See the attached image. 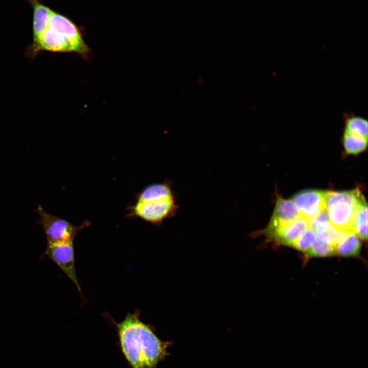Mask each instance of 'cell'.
<instances>
[{
	"label": "cell",
	"mask_w": 368,
	"mask_h": 368,
	"mask_svg": "<svg viewBox=\"0 0 368 368\" xmlns=\"http://www.w3.org/2000/svg\"><path fill=\"white\" fill-rule=\"evenodd\" d=\"M365 200L357 190L347 192H325L324 202L330 222L337 228L353 231V226L359 206Z\"/></svg>",
	"instance_id": "3957f363"
},
{
	"label": "cell",
	"mask_w": 368,
	"mask_h": 368,
	"mask_svg": "<svg viewBox=\"0 0 368 368\" xmlns=\"http://www.w3.org/2000/svg\"><path fill=\"white\" fill-rule=\"evenodd\" d=\"M139 311L116 324L122 353L132 368H153L165 356L168 343L140 319Z\"/></svg>",
	"instance_id": "6da1fadb"
},
{
	"label": "cell",
	"mask_w": 368,
	"mask_h": 368,
	"mask_svg": "<svg viewBox=\"0 0 368 368\" xmlns=\"http://www.w3.org/2000/svg\"><path fill=\"white\" fill-rule=\"evenodd\" d=\"M309 227V220L301 216L275 231L269 237L278 243L291 246L293 242Z\"/></svg>",
	"instance_id": "9c48e42d"
},
{
	"label": "cell",
	"mask_w": 368,
	"mask_h": 368,
	"mask_svg": "<svg viewBox=\"0 0 368 368\" xmlns=\"http://www.w3.org/2000/svg\"><path fill=\"white\" fill-rule=\"evenodd\" d=\"M344 132L367 138L368 122L366 119L354 114H344Z\"/></svg>",
	"instance_id": "4fadbf2b"
},
{
	"label": "cell",
	"mask_w": 368,
	"mask_h": 368,
	"mask_svg": "<svg viewBox=\"0 0 368 368\" xmlns=\"http://www.w3.org/2000/svg\"><path fill=\"white\" fill-rule=\"evenodd\" d=\"M353 232L361 239L367 237V206L365 201L357 211L353 226Z\"/></svg>",
	"instance_id": "5bb4252c"
},
{
	"label": "cell",
	"mask_w": 368,
	"mask_h": 368,
	"mask_svg": "<svg viewBox=\"0 0 368 368\" xmlns=\"http://www.w3.org/2000/svg\"><path fill=\"white\" fill-rule=\"evenodd\" d=\"M36 212L39 215L38 224L42 226L48 243L73 241L78 233L89 225L87 221L75 225L67 221L47 213L38 204Z\"/></svg>",
	"instance_id": "277c9868"
},
{
	"label": "cell",
	"mask_w": 368,
	"mask_h": 368,
	"mask_svg": "<svg viewBox=\"0 0 368 368\" xmlns=\"http://www.w3.org/2000/svg\"><path fill=\"white\" fill-rule=\"evenodd\" d=\"M307 257H325L335 253V245L327 242L317 240L308 250L304 252Z\"/></svg>",
	"instance_id": "e0dca14e"
},
{
	"label": "cell",
	"mask_w": 368,
	"mask_h": 368,
	"mask_svg": "<svg viewBox=\"0 0 368 368\" xmlns=\"http://www.w3.org/2000/svg\"><path fill=\"white\" fill-rule=\"evenodd\" d=\"M301 216L298 207L293 200L280 197L277 201L269 223L263 231V234L268 238L278 229Z\"/></svg>",
	"instance_id": "52a82bcc"
},
{
	"label": "cell",
	"mask_w": 368,
	"mask_h": 368,
	"mask_svg": "<svg viewBox=\"0 0 368 368\" xmlns=\"http://www.w3.org/2000/svg\"><path fill=\"white\" fill-rule=\"evenodd\" d=\"M131 215L152 223H159L174 215L177 210L176 197L168 183L151 185L139 195Z\"/></svg>",
	"instance_id": "7a4b0ae2"
},
{
	"label": "cell",
	"mask_w": 368,
	"mask_h": 368,
	"mask_svg": "<svg viewBox=\"0 0 368 368\" xmlns=\"http://www.w3.org/2000/svg\"><path fill=\"white\" fill-rule=\"evenodd\" d=\"M43 256L60 267L81 293V290L76 273L73 241L48 243Z\"/></svg>",
	"instance_id": "5b68a950"
},
{
	"label": "cell",
	"mask_w": 368,
	"mask_h": 368,
	"mask_svg": "<svg viewBox=\"0 0 368 368\" xmlns=\"http://www.w3.org/2000/svg\"><path fill=\"white\" fill-rule=\"evenodd\" d=\"M324 194L318 190H305L295 195L293 201L301 215L309 220L325 209Z\"/></svg>",
	"instance_id": "ba28073f"
},
{
	"label": "cell",
	"mask_w": 368,
	"mask_h": 368,
	"mask_svg": "<svg viewBox=\"0 0 368 368\" xmlns=\"http://www.w3.org/2000/svg\"><path fill=\"white\" fill-rule=\"evenodd\" d=\"M26 1L30 4L33 9V39H34L45 28L53 10L39 0Z\"/></svg>",
	"instance_id": "30bf717a"
},
{
	"label": "cell",
	"mask_w": 368,
	"mask_h": 368,
	"mask_svg": "<svg viewBox=\"0 0 368 368\" xmlns=\"http://www.w3.org/2000/svg\"><path fill=\"white\" fill-rule=\"evenodd\" d=\"M361 242L353 232H347L344 237L335 246V253L344 256H355L360 252Z\"/></svg>",
	"instance_id": "8fae6325"
},
{
	"label": "cell",
	"mask_w": 368,
	"mask_h": 368,
	"mask_svg": "<svg viewBox=\"0 0 368 368\" xmlns=\"http://www.w3.org/2000/svg\"><path fill=\"white\" fill-rule=\"evenodd\" d=\"M318 240L314 230L308 228L292 244V247L304 252L309 249Z\"/></svg>",
	"instance_id": "2e32d148"
},
{
	"label": "cell",
	"mask_w": 368,
	"mask_h": 368,
	"mask_svg": "<svg viewBox=\"0 0 368 368\" xmlns=\"http://www.w3.org/2000/svg\"><path fill=\"white\" fill-rule=\"evenodd\" d=\"M342 143L349 154H357L364 151L367 145V138L344 132Z\"/></svg>",
	"instance_id": "9a60e30c"
},
{
	"label": "cell",
	"mask_w": 368,
	"mask_h": 368,
	"mask_svg": "<svg viewBox=\"0 0 368 368\" xmlns=\"http://www.w3.org/2000/svg\"><path fill=\"white\" fill-rule=\"evenodd\" d=\"M48 24L61 32L70 41L74 52L88 58L90 48L85 42L78 27L66 16L53 11Z\"/></svg>",
	"instance_id": "8992f818"
},
{
	"label": "cell",
	"mask_w": 368,
	"mask_h": 368,
	"mask_svg": "<svg viewBox=\"0 0 368 368\" xmlns=\"http://www.w3.org/2000/svg\"><path fill=\"white\" fill-rule=\"evenodd\" d=\"M315 232L319 240L335 246L344 237L347 232L337 228L330 222L320 225L315 229Z\"/></svg>",
	"instance_id": "7c38bea8"
},
{
	"label": "cell",
	"mask_w": 368,
	"mask_h": 368,
	"mask_svg": "<svg viewBox=\"0 0 368 368\" xmlns=\"http://www.w3.org/2000/svg\"><path fill=\"white\" fill-rule=\"evenodd\" d=\"M329 222L330 221L327 212L324 209L309 220V227L315 231L320 225Z\"/></svg>",
	"instance_id": "ac0fdd59"
}]
</instances>
